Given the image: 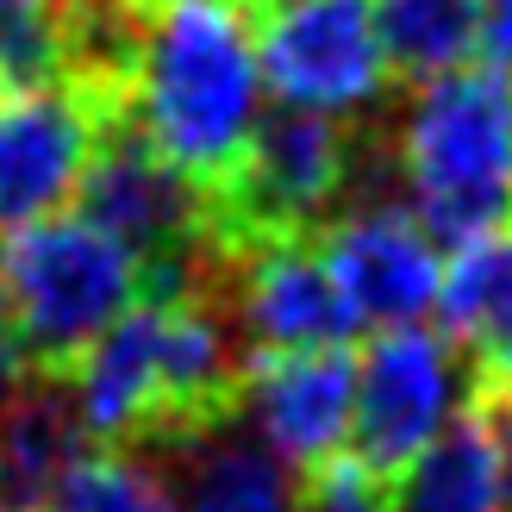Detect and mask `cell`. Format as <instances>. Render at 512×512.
<instances>
[{
	"label": "cell",
	"mask_w": 512,
	"mask_h": 512,
	"mask_svg": "<svg viewBox=\"0 0 512 512\" xmlns=\"http://www.w3.org/2000/svg\"><path fill=\"white\" fill-rule=\"evenodd\" d=\"M119 100L188 182L225 188L269 100L250 0H138Z\"/></svg>",
	"instance_id": "1"
},
{
	"label": "cell",
	"mask_w": 512,
	"mask_h": 512,
	"mask_svg": "<svg viewBox=\"0 0 512 512\" xmlns=\"http://www.w3.org/2000/svg\"><path fill=\"white\" fill-rule=\"evenodd\" d=\"M400 207L438 250L512 225V75L469 63L419 82L394 132Z\"/></svg>",
	"instance_id": "2"
},
{
	"label": "cell",
	"mask_w": 512,
	"mask_h": 512,
	"mask_svg": "<svg viewBox=\"0 0 512 512\" xmlns=\"http://www.w3.org/2000/svg\"><path fill=\"white\" fill-rule=\"evenodd\" d=\"M0 294L32 369L63 375L150 294L144 263L82 213H50L0 238Z\"/></svg>",
	"instance_id": "3"
},
{
	"label": "cell",
	"mask_w": 512,
	"mask_h": 512,
	"mask_svg": "<svg viewBox=\"0 0 512 512\" xmlns=\"http://www.w3.org/2000/svg\"><path fill=\"white\" fill-rule=\"evenodd\" d=\"M75 213L132 250L144 275H169L157 294H188L182 269L213 244V194L188 182L163 150H150L132 119H113V132L94 138V157L75 188Z\"/></svg>",
	"instance_id": "4"
},
{
	"label": "cell",
	"mask_w": 512,
	"mask_h": 512,
	"mask_svg": "<svg viewBox=\"0 0 512 512\" xmlns=\"http://www.w3.org/2000/svg\"><path fill=\"white\" fill-rule=\"evenodd\" d=\"M469 413V363L438 325H394L375 331L356 356V413H350V456L381 481L400 475L419 450Z\"/></svg>",
	"instance_id": "5"
},
{
	"label": "cell",
	"mask_w": 512,
	"mask_h": 512,
	"mask_svg": "<svg viewBox=\"0 0 512 512\" xmlns=\"http://www.w3.org/2000/svg\"><path fill=\"white\" fill-rule=\"evenodd\" d=\"M263 7L269 13L256 19V57H263V88L281 107L338 125L381 107L388 57L369 0H263Z\"/></svg>",
	"instance_id": "6"
},
{
	"label": "cell",
	"mask_w": 512,
	"mask_h": 512,
	"mask_svg": "<svg viewBox=\"0 0 512 512\" xmlns=\"http://www.w3.org/2000/svg\"><path fill=\"white\" fill-rule=\"evenodd\" d=\"M350 182V132L338 119L275 107L250 132L232 182L219 188V219L250 244H275L306 232L338 207Z\"/></svg>",
	"instance_id": "7"
},
{
	"label": "cell",
	"mask_w": 512,
	"mask_h": 512,
	"mask_svg": "<svg viewBox=\"0 0 512 512\" xmlns=\"http://www.w3.org/2000/svg\"><path fill=\"white\" fill-rule=\"evenodd\" d=\"M319 263L356 331L425 325V313L438 306L444 250L400 200H369V207L338 213L319 244Z\"/></svg>",
	"instance_id": "8"
},
{
	"label": "cell",
	"mask_w": 512,
	"mask_h": 512,
	"mask_svg": "<svg viewBox=\"0 0 512 512\" xmlns=\"http://www.w3.org/2000/svg\"><path fill=\"white\" fill-rule=\"evenodd\" d=\"M238 425L263 450H275L294 475H313L350 456V413H356V356L338 350H288L250 356L238 375Z\"/></svg>",
	"instance_id": "9"
},
{
	"label": "cell",
	"mask_w": 512,
	"mask_h": 512,
	"mask_svg": "<svg viewBox=\"0 0 512 512\" xmlns=\"http://www.w3.org/2000/svg\"><path fill=\"white\" fill-rule=\"evenodd\" d=\"M100 138V100L88 88H19L0 94V225L19 232L63 213Z\"/></svg>",
	"instance_id": "10"
},
{
	"label": "cell",
	"mask_w": 512,
	"mask_h": 512,
	"mask_svg": "<svg viewBox=\"0 0 512 512\" xmlns=\"http://www.w3.org/2000/svg\"><path fill=\"white\" fill-rule=\"evenodd\" d=\"M232 331L250 344V356H288V350H338L356 325L331 288L319 250L300 238H275L250 250Z\"/></svg>",
	"instance_id": "11"
},
{
	"label": "cell",
	"mask_w": 512,
	"mask_h": 512,
	"mask_svg": "<svg viewBox=\"0 0 512 512\" xmlns=\"http://www.w3.org/2000/svg\"><path fill=\"white\" fill-rule=\"evenodd\" d=\"M163 475L175 488V512H300V475L232 425V413L169 431Z\"/></svg>",
	"instance_id": "12"
},
{
	"label": "cell",
	"mask_w": 512,
	"mask_h": 512,
	"mask_svg": "<svg viewBox=\"0 0 512 512\" xmlns=\"http://www.w3.org/2000/svg\"><path fill=\"white\" fill-rule=\"evenodd\" d=\"M94 444L75 419L69 381L32 369L0 400V512H44L57 481L82 463Z\"/></svg>",
	"instance_id": "13"
},
{
	"label": "cell",
	"mask_w": 512,
	"mask_h": 512,
	"mask_svg": "<svg viewBox=\"0 0 512 512\" xmlns=\"http://www.w3.org/2000/svg\"><path fill=\"white\" fill-rule=\"evenodd\" d=\"M381 512H506L500 450L488 419L463 413L431 450H419L400 475H388Z\"/></svg>",
	"instance_id": "14"
},
{
	"label": "cell",
	"mask_w": 512,
	"mask_h": 512,
	"mask_svg": "<svg viewBox=\"0 0 512 512\" xmlns=\"http://www.w3.org/2000/svg\"><path fill=\"white\" fill-rule=\"evenodd\" d=\"M450 344H475L481 356H494L512 344V225L481 232L469 244H456L444 256L438 306H431Z\"/></svg>",
	"instance_id": "15"
},
{
	"label": "cell",
	"mask_w": 512,
	"mask_h": 512,
	"mask_svg": "<svg viewBox=\"0 0 512 512\" xmlns=\"http://www.w3.org/2000/svg\"><path fill=\"white\" fill-rule=\"evenodd\" d=\"M388 75L438 82L475 63V0H369Z\"/></svg>",
	"instance_id": "16"
},
{
	"label": "cell",
	"mask_w": 512,
	"mask_h": 512,
	"mask_svg": "<svg viewBox=\"0 0 512 512\" xmlns=\"http://www.w3.org/2000/svg\"><path fill=\"white\" fill-rule=\"evenodd\" d=\"M75 75V19L63 0H0V94Z\"/></svg>",
	"instance_id": "17"
},
{
	"label": "cell",
	"mask_w": 512,
	"mask_h": 512,
	"mask_svg": "<svg viewBox=\"0 0 512 512\" xmlns=\"http://www.w3.org/2000/svg\"><path fill=\"white\" fill-rule=\"evenodd\" d=\"M44 512H175V488L144 450H88Z\"/></svg>",
	"instance_id": "18"
},
{
	"label": "cell",
	"mask_w": 512,
	"mask_h": 512,
	"mask_svg": "<svg viewBox=\"0 0 512 512\" xmlns=\"http://www.w3.org/2000/svg\"><path fill=\"white\" fill-rule=\"evenodd\" d=\"M388 506V481L363 469L356 456H338L300 481V512H381Z\"/></svg>",
	"instance_id": "19"
},
{
	"label": "cell",
	"mask_w": 512,
	"mask_h": 512,
	"mask_svg": "<svg viewBox=\"0 0 512 512\" xmlns=\"http://www.w3.org/2000/svg\"><path fill=\"white\" fill-rule=\"evenodd\" d=\"M475 57L512 75V0H475Z\"/></svg>",
	"instance_id": "20"
},
{
	"label": "cell",
	"mask_w": 512,
	"mask_h": 512,
	"mask_svg": "<svg viewBox=\"0 0 512 512\" xmlns=\"http://www.w3.org/2000/svg\"><path fill=\"white\" fill-rule=\"evenodd\" d=\"M25 375H32V356H25L19 325H13V306H7V294H0V400H7Z\"/></svg>",
	"instance_id": "21"
},
{
	"label": "cell",
	"mask_w": 512,
	"mask_h": 512,
	"mask_svg": "<svg viewBox=\"0 0 512 512\" xmlns=\"http://www.w3.org/2000/svg\"><path fill=\"white\" fill-rule=\"evenodd\" d=\"M494 450H500V488H506V512H512V400H494Z\"/></svg>",
	"instance_id": "22"
},
{
	"label": "cell",
	"mask_w": 512,
	"mask_h": 512,
	"mask_svg": "<svg viewBox=\"0 0 512 512\" xmlns=\"http://www.w3.org/2000/svg\"><path fill=\"white\" fill-rule=\"evenodd\" d=\"M69 7V19L82 25V19H113V13H125V0H63Z\"/></svg>",
	"instance_id": "23"
},
{
	"label": "cell",
	"mask_w": 512,
	"mask_h": 512,
	"mask_svg": "<svg viewBox=\"0 0 512 512\" xmlns=\"http://www.w3.org/2000/svg\"><path fill=\"white\" fill-rule=\"evenodd\" d=\"M488 369H494V388H500V400H512V344H500V350L488 356Z\"/></svg>",
	"instance_id": "24"
}]
</instances>
